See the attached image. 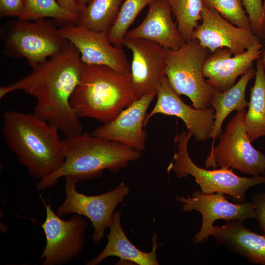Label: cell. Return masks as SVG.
I'll return each mask as SVG.
<instances>
[{"instance_id":"1","label":"cell","mask_w":265,"mask_h":265,"mask_svg":"<svg viewBox=\"0 0 265 265\" xmlns=\"http://www.w3.org/2000/svg\"><path fill=\"white\" fill-rule=\"evenodd\" d=\"M83 63L79 50L70 42L62 52L32 67L22 79L0 88V98L18 90L37 99L33 113L55 126L66 137L82 133L79 118L70 104L80 80Z\"/></svg>"},{"instance_id":"2","label":"cell","mask_w":265,"mask_h":265,"mask_svg":"<svg viewBox=\"0 0 265 265\" xmlns=\"http://www.w3.org/2000/svg\"><path fill=\"white\" fill-rule=\"evenodd\" d=\"M2 118L5 143L31 176L41 180L62 167L65 158L57 128L33 113L6 110Z\"/></svg>"},{"instance_id":"3","label":"cell","mask_w":265,"mask_h":265,"mask_svg":"<svg viewBox=\"0 0 265 265\" xmlns=\"http://www.w3.org/2000/svg\"><path fill=\"white\" fill-rule=\"evenodd\" d=\"M61 144L64 163L54 174L36 184L39 190L55 185L63 177L82 182L101 177L104 170L117 172L141 156L138 150L87 132L66 137Z\"/></svg>"},{"instance_id":"4","label":"cell","mask_w":265,"mask_h":265,"mask_svg":"<svg viewBox=\"0 0 265 265\" xmlns=\"http://www.w3.org/2000/svg\"><path fill=\"white\" fill-rule=\"evenodd\" d=\"M134 101L131 73L83 63L70 104L79 119L89 117L104 124L113 120Z\"/></svg>"},{"instance_id":"5","label":"cell","mask_w":265,"mask_h":265,"mask_svg":"<svg viewBox=\"0 0 265 265\" xmlns=\"http://www.w3.org/2000/svg\"><path fill=\"white\" fill-rule=\"evenodd\" d=\"M3 53L11 58H26L33 67L64 51L70 41L60 33L57 24L47 18L30 21L20 18L2 28Z\"/></svg>"},{"instance_id":"6","label":"cell","mask_w":265,"mask_h":265,"mask_svg":"<svg viewBox=\"0 0 265 265\" xmlns=\"http://www.w3.org/2000/svg\"><path fill=\"white\" fill-rule=\"evenodd\" d=\"M192 136L190 132L183 131L174 137L177 150L167 170H172L178 178L191 175L195 178L203 193L221 192L231 196L236 203L247 202L246 191L253 186L265 184L264 175L240 177L231 169L208 170L198 166L188 151V142Z\"/></svg>"},{"instance_id":"7","label":"cell","mask_w":265,"mask_h":265,"mask_svg":"<svg viewBox=\"0 0 265 265\" xmlns=\"http://www.w3.org/2000/svg\"><path fill=\"white\" fill-rule=\"evenodd\" d=\"M209 51L196 39L186 42L177 49H165V76L175 92L188 97L195 108L211 106L213 88L203 74Z\"/></svg>"},{"instance_id":"8","label":"cell","mask_w":265,"mask_h":265,"mask_svg":"<svg viewBox=\"0 0 265 265\" xmlns=\"http://www.w3.org/2000/svg\"><path fill=\"white\" fill-rule=\"evenodd\" d=\"M245 108L236 115L219 135L218 144L211 149L206 159V168L237 169L251 176L265 174V154L251 144L244 124Z\"/></svg>"},{"instance_id":"9","label":"cell","mask_w":265,"mask_h":265,"mask_svg":"<svg viewBox=\"0 0 265 265\" xmlns=\"http://www.w3.org/2000/svg\"><path fill=\"white\" fill-rule=\"evenodd\" d=\"M65 179V199L57 208L56 213L62 216L76 213L87 217L94 228L92 239L95 242L101 240L105 231L111 225L114 211L123 202L130 192V188L123 182L113 189L97 195H86L79 192L77 182L72 177Z\"/></svg>"},{"instance_id":"10","label":"cell","mask_w":265,"mask_h":265,"mask_svg":"<svg viewBox=\"0 0 265 265\" xmlns=\"http://www.w3.org/2000/svg\"><path fill=\"white\" fill-rule=\"evenodd\" d=\"M46 216L41 227L46 243L40 257L43 265H61L77 258L85 244L87 223L77 214L69 220H64L52 209L50 198L48 203L42 198Z\"/></svg>"},{"instance_id":"11","label":"cell","mask_w":265,"mask_h":265,"mask_svg":"<svg viewBox=\"0 0 265 265\" xmlns=\"http://www.w3.org/2000/svg\"><path fill=\"white\" fill-rule=\"evenodd\" d=\"M132 53L131 83L135 100L157 91L165 77V49L149 40L125 38Z\"/></svg>"},{"instance_id":"12","label":"cell","mask_w":265,"mask_h":265,"mask_svg":"<svg viewBox=\"0 0 265 265\" xmlns=\"http://www.w3.org/2000/svg\"><path fill=\"white\" fill-rule=\"evenodd\" d=\"M224 194L221 192L204 194L201 191L197 190L191 196H176V199L182 204V209L184 212L195 210L201 214V229L193 238L195 243H200L211 236L213 223L216 220L244 221L248 218H255L252 202L232 203L226 199Z\"/></svg>"},{"instance_id":"13","label":"cell","mask_w":265,"mask_h":265,"mask_svg":"<svg viewBox=\"0 0 265 265\" xmlns=\"http://www.w3.org/2000/svg\"><path fill=\"white\" fill-rule=\"evenodd\" d=\"M62 35L79 50L84 64L104 65L123 73H131L124 51L112 45L107 32L90 30L76 24L59 27Z\"/></svg>"},{"instance_id":"14","label":"cell","mask_w":265,"mask_h":265,"mask_svg":"<svg viewBox=\"0 0 265 265\" xmlns=\"http://www.w3.org/2000/svg\"><path fill=\"white\" fill-rule=\"evenodd\" d=\"M201 20L193 39L197 40L211 53L219 48H227L233 55H236L261 41L251 30L233 25L217 11L204 4Z\"/></svg>"},{"instance_id":"15","label":"cell","mask_w":265,"mask_h":265,"mask_svg":"<svg viewBox=\"0 0 265 265\" xmlns=\"http://www.w3.org/2000/svg\"><path fill=\"white\" fill-rule=\"evenodd\" d=\"M157 93H150L134 101L113 120L98 127L91 134L142 152L145 150L147 136L144 129L146 112Z\"/></svg>"},{"instance_id":"16","label":"cell","mask_w":265,"mask_h":265,"mask_svg":"<svg viewBox=\"0 0 265 265\" xmlns=\"http://www.w3.org/2000/svg\"><path fill=\"white\" fill-rule=\"evenodd\" d=\"M179 96L165 76L157 91V102L146 115L144 126L157 114L175 116L185 123L187 131L192 133L196 140L203 141L211 138L214 120L213 107L195 108L184 103Z\"/></svg>"},{"instance_id":"17","label":"cell","mask_w":265,"mask_h":265,"mask_svg":"<svg viewBox=\"0 0 265 265\" xmlns=\"http://www.w3.org/2000/svg\"><path fill=\"white\" fill-rule=\"evenodd\" d=\"M264 44L257 43L245 52L233 55L227 48H219L209 55L203 67L204 78L213 88L223 91L235 84L237 78L252 68L261 57Z\"/></svg>"},{"instance_id":"18","label":"cell","mask_w":265,"mask_h":265,"mask_svg":"<svg viewBox=\"0 0 265 265\" xmlns=\"http://www.w3.org/2000/svg\"><path fill=\"white\" fill-rule=\"evenodd\" d=\"M148 6L145 19L136 27L128 30L125 37L151 40L172 50L184 44L186 42L173 21L168 0H154Z\"/></svg>"},{"instance_id":"19","label":"cell","mask_w":265,"mask_h":265,"mask_svg":"<svg viewBox=\"0 0 265 265\" xmlns=\"http://www.w3.org/2000/svg\"><path fill=\"white\" fill-rule=\"evenodd\" d=\"M211 236L217 245L224 246L251 263L265 265V234L252 232L243 221L232 220L213 226Z\"/></svg>"},{"instance_id":"20","label":"cell","mask_w":265,"mask_h":265,"mask_svg":"<svg viewBox=\"0 0 265 265\" xmlns=\"http://www.w3.org/2000/svg\"><path fill=\"white\" fill-rule=\"evenodd\" d=\"M121 210L115 212L107 236V242L102 251L87 262L86 265H98L104 260L111 256L119 257L139 265H158L157 250L160 246L157 243V235L155 232L152 238V250L144 252L138 249L128 239L121 225Z\"/></svg>"},{"instance_id":"21","label":"cell","mask_w":265,"mask_h":265,"mask_svg":"<svg viewBox=\"0 0 265 265\" xmlns=\"http://www.w3.org/2000/svg\"><path fill=\"white\" fill-rule=\"evenodd\" d=\"M253 68L241 75L239 80L230 88L221 91L213 89L211 105L214 109V124L211 138H212V148L215 139L222 133L221 126L225 118L233 110L245 108L248 106L245 98V90L250 80L255 74Z\"/></svg>"},{"instance_id":"22","label":"cell","mask_w":265,"mask_h":265,"mask_svg":"<svg viewBox=\"0 0 265 265\" xmlns=\"http://www.w3.org/2000/svg\"><path fill=\"white\" fill-rule=\"evenodd\" d=\"M255 75L244 119L247 133L251 142L265 136V67L260 57L257 59Z\"/></svg>"},{"instance_id":"23","label":"cell","mask_w":265,"mask_h":265,"mask_svg":"<svg viewBox=\"0 0 265 265\" xmlns=\"http://www.w3.org/2000/svg\"><path fill=\"white\" fill-rule=\"evenodd\" d=\"M124 0H91L78 14L76 24L107 32L114 23Z\"/></svg>"},{"instance_id":"24","label":"cell","mask_w":265,"mask_h":265,"mask_svg":"<svg viewBox=\"0 0 265 265\" xmlns=\"http://www.w3.org/2000/svg\"><path fill=\"white\" fill-rule=\"evenodd\" d=\"M168 2L181 37L186 42L193 40L198 22L202 19L203 0H168Z\"/></svg>"},{"instance_id":"25","label":"cell","mask_w":265,"mask_h":265,"mask_svg":"<svg viewBox=\"0 0 265 265\" xmlns=\"http://www.w3.org/2000/svg\"><path fill=\"white\" fill-rule=\"evenodd\" d=\"M53 18L60 26L67 24H76L78 16L62 8L56 0H25L24 20H36Z\"/></svg>"},{"instance_id":"26","label":"cell","mask_w":265,"mask_h":265,"mask_svg":"<svg viewBox=\"0 0 265 265\" xmlns=\"http://www.w3.org/2000/svg\"><path fill=\"white\" fill-rule=\"evenodd\" d=\"M154 0H124L117 17L107 36L114 46L121 48L129 28L139 12Z\"/></svg>"},{"instance_id":"27","label":"cell","mask_w":265,"mask_h":265,"mask_svg":"<svg viewBox=\"0 0 265 265\" xmlns=\"http://www.w3.org/2000/svg\"><path fill=\"white\" fill-rule=\"evenodd\" d=\"M203 2L206 6L217 11L233 25L251 30L241 0H203Z\"/></svg>"},{"instance_id":"28","label":"cell","mask_w":265,"mask_h":265,"mask_svg":"<svg viewBox=\"0 0 265 265\" xmlns=\"http://www.w3.org/2000/svg\"><path fill=\"white\" fill-rule=\"evenodd\" d=\"M251 30L260 40L265 38V11L262 0H241Z\"/></svg>"},{"instance_id":"29","label":"cell","mask_w":265,"mask_h":265,"mask_svg":"<svg viewBox=\"0 0 265 265\" xmlns=\"http://www.w3.org/2000/svg\"><path fill=\"white\" fill-rule=\"evenodd\" d=\"M25 11V0H0V17L21 18Z\"/></svg>"},{"instance_id":"30","label":"cell","mask_w":265,"mask_h":265,"mask_svg":"<svg viewBox=\"0 0 265 265\" xmlns=\"http://www.w3.org/2000/svg\"><path fill=\"white\" fill-rule=\"evenodd\" d=\"M252 200L254 207L255 219L265 234V191L254 193L252 195Z\"/></svg>"},{"instance_id":"31","label":"cell","mask_w":265,"mask_h":265,"mask_svg":"<svg viewBox=\"0 0 265 265\" xmlns=\"http://www.w3.org/2000/svg\"><path fill=\"white\" fill-rule=\"evenodd\" d=\"M59 4L64 9L78 16L80 7L77 0H56Z\"/></svg>"},{"instance_id":"32","label":"cell","mask_w":265,"mask_h":265,"mask_svg":"<svg viewBox=\"0 0 265 265\" xmlns=\"http://www.w3.org/2000/svg\"><path fill=\"white\" fill-rule=\"evenodd\" d=\"M91 0H77V2L80 9L87 5Z\"/></svg>"},{"instance_id":"33","label":"cell","mask_w":265,"mask_h":265,"mask_svg":"<svg viewBox=\"0 0 265 265\" xmlns=\"http://www.w3.org/2000/svg\"><path fill=\"white\" fill-rule=\"evenodd\" d=\"M262 60V62L265 67V50L263 51L262 57H260Z\"/></svg>"},{"instance_id":"34","label":"cell","mask_w":265,"mask_h":265,"mask_svg":"<svg viewBox=\"0 0 265 265\" xmlns=\"http://www.w3.org/2000/svg\"><path fill=\"white\" fill-rule=\"evenodd\" d=\"M263 7H264V9L265 11V0H264V2H263Z\"/></svg>"},{"instance_id":"35","label":"cell","mask_w":265,"mask_h":265,"mask_svg":"<svg viewBox=\"0 0 265 265\" xmlns=\"http://www.w3.org/2000/svg\"></svg>"}]
</instances>
